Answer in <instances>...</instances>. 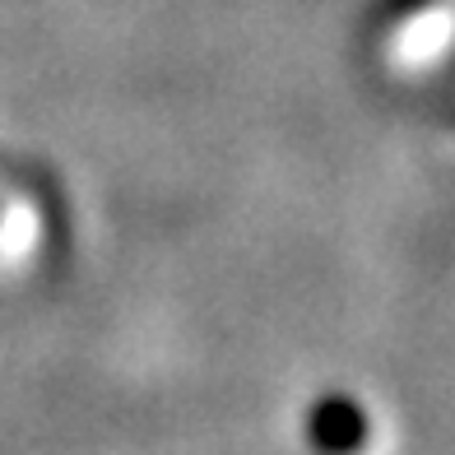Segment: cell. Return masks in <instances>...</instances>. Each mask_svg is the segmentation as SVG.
Here are the masks:
<instances>
[{"mask_svg": "<svg viewBox=\"0 0 455 455\" xmlns=\"http://www.w3.org/2000/svg\"><path fill=\"white\" fill-rule=\"evenodd\" d=\"M446 0H395L381 10L377 28H371V56L390 79L413 84L446 60Z\"/></svg>", "mask_w": 455, "mask_h": 455, "instance_id": "3", "label": "cell"}, {"mask_svg": "<svg viewBox=\"0 0 455 455\" xmlns=\"http://www.w3.org/2000/svg\"><path fill=\"white\" fill-rule=\"evenodd\" d=\"M70 200L52 168L0 144V288L43 283L70 256Z\"/></svg>", "mask_w": 455, "mask_h": 455, "instance_id": "1", "label": "cell"}, {"mask_svg": "<svg viewBox=\"0 0 455 455\" xmlns=\"http://www.w3.org/2000/svg\"><path fill=\"white\" fill-rule=\"evenodd\" d=\"M298 455H400L390 413L354 386H330L302 400L293 419Z\"/></svg>", "mask_w": 455, "mask_h": 455, "instance_id": "2", "label": "cell"}]
</instances>
